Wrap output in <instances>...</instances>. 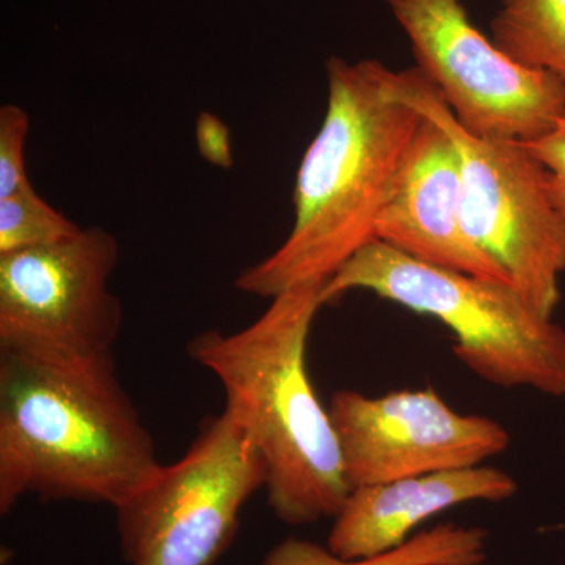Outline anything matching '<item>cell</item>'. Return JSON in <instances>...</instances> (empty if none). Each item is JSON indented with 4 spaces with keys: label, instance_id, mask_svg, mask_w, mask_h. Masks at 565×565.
Returning <instances> with one entry per match:
<instances>
[{
    "label": "cell",
    "instance_id": "cell-1",
    "mask_svg": "<svg viewBox=\"0 0 565 565\" xmlns=\"http://www.w3.org/2000/svg\"><path fill=\"white\" fill-rule=\"evenodd\" d=\"M159 462L114 353L47 359L0 352V514L25 494L120 505Z\"/></svg>",
    "mask_w": 565,
    "mask_h": 565
},
{
    "label": "cell",
    "instance_id": "cell-2",
    "mask_svg": "<svg viewBox=\"0 0 565 565\" xmlns=\"http://www.w3.org/2000/svg\"><path fill=\"white\" fill-rule=\"evenodd\" d=\"M327 109L294 185V223L280 247L234 286L273 299L327 281L375 239V222L423 114L394 95L396 71L379 61L326 65Z\"/></svg>",
    "mask_w": 565,
    "mask_h": 565
},
{
    "label": "cell",
    "instance_id": "cell-3",
    "mask_svg": "<svg viewBox=\"0 0 565 565\" xmlns=\"http://www.w3.org/2000/svg\"><path fill=\"white\" fill-rule=\"evenodd\" d=\"M326 281L273 297L255 322L234 333L206 330L189 356L225 390V412L262 452L267 503L286 525L334 519L351 487L329 411L307 371V345Z\"/></svg>",
    "mask_w": 565,
    "mask_h": 565
},
{
    "label": "cell",
    "instance_id": "cell-4",
    "mask_svg": "<svg viewBox=\"0 0 565 565\" xmlns=\"http://www.w3.org/2000/svg\"><path fill=\"white\" fill-rule=\"evenodd\" d=\"M356 289L445 323L457 359L490 384L565 396V330L511 282L430 266L374 239L326 281L323 305Z\"/></svg>",
    "mask_w": 565,
    "mask_h": 565
},
{
    "label": "cell",
    "instance_id": "cell-5",
    "mask_svg": "<svg viewBox=\"0 0 565 565\" xmlns=\"http://www.w3.org/2000/svg\"><path fill=\"white\" fill-rule=\"evenodd\" d=\"M393 90L455 140L465 233L503 267L539 315L553 318L565 273V226L550 199L545 167L525 141L465 131L441 93L416 66L396 71Z\"/></svg>",
    "mask_w": 565,
    "mask_h": 565
},
{
    "label": "cell",
    "instance_id": "cell-6",
    "mask_svg": "<svg viewBox=\"0 0 565 565\" xmlns=\"http://www.w3.org/2000/svg\"><path fill=\"white\" fill-rule=\"evenodd\" d=\"M262 452L225 411L206 416L185 455L115 508L128 565H212L252 494L266 487Z\"/></svg>",
    "mask_w": 565,
    "mask_h": 565
},
{
    "label": "cell",
    "instance_id": "cell-7",
    "mask_svg": "<svg viewBox=\"0 0 565 565\" xmlns=\"http://www.w3.org/2000/svg\"><path fill=\"white\" fill-rule=\"evenodd\" d=\"M422 71L465 131L541 139L565 117V82L505 55L468 17L462 0H385Z\"/></svg>",
    "mask_w": 565,
    "mask_h": 565
},
{
    "label": "cell",
    "instance_id": "cell-8",
    "mask_svg": "<svg viewBox=\"0 0 565 565\" xmlns=\"http://www.w3.org/2000/svg\"><path fill=\"white\" fill-rule=\"evenodd\" d=\"M120 244L92 225L62 243L0 255V352L47 359L114 353L122 303L110 280Z\"/></svg>",
    "mask_w": 565,
    "mask_h": 565
},
{
    "label": "cell",
    "instance_id": "cell-9",
    "mask_svg": "<svg viewBox=\"0 0 565 565\" xmlns=\"http://www.w3.org/2000/svg\"><path fill=\"white\" fill-rule=\"evenodd\" d=\"M329 414L351 490L478 467L511 444L500 423L452 411L433 388L377 397L338 390Z\"/></svg>",
    "mask_w": 565,
    "mask_h": 565
},
{
    "label": "cell",
    "instance_id": "cell-10",
    "mask_svg": "<svg viewBox=\"0 0 565 565\" xmlns=\"http://www.w3.org/2000/svg\"><path fill=\"white\" fill-rule=\"evenodd\" d=\"M375 239L430 266L511 282L503 267L465 233L459 151L426 115L375 222Z\"/></svg>",
    "mask_w": 565,
    "mask_h": 565
},
{
    "label": "cell",
    "instance_id": "cell-11",
    "mask_svg": "<svg viewBox=\"0 0 565 565\" xmlns=\"http://www.w3.org/2000/svg\"><path fill=\"white\" fill-rule=\"evenodd\" d=\"M519 490L500 468L438 471L351 490L327 537V546L344 559H370L403 546L415 527L456 505L501 503Z\"/></svg>",
    "mask_w": 565,
    "mask_h": 565
},
{
    "label": "cell",
    "instance_id": "cell-12",
    "mask_svg": "<svg viewBox=\"0 0 565 565\" xmlns=\"http://www.w3.org/2000/svg\"><path fill=\"white\" fill-rule=\"evenodd\" d=\"M487 541L484 527L441 523L412 535L385 555L349 561L334 555L329 546L289 537L275 545L258 565H484Z\"/></svg>",
    "mask_w": 565,
    "mask_h": 565
},
{
    "label": "cell",
    "instance_id": "cell-13",
    "mask_svg": "<svg viewBox=\"0 0 565 565\" xmlns=\"http://www.w3.org/2000/svg\"><path fill=\"white\" fill-rule=\"evenodd\" d=\"M490 31L512 61L565 82V0H500Z\"/></svg>",
    "mask_w": 565,
    "mask_h": 565
},
{
    "label": "cell",
    "instance_id": "cell-14",
    "mask_svg": "<svg viewBox=\"0 0 565 565\" xmlns=\"http://www.w3.org/2000/svg\"><path fill=\"white\" fill-rule=\"evenodd\" d=\"M81 230L41 199L33 185L0 199V255L62 243Z\"/></svg>",
    "mask_w": 565,
    "mask_h": 565
},
{
    "label": "cell",
    "instance_id": "cell-15",
    "mask_svg": "<svg viewBox=\"0 0 565 565\" xmlns=\"http://www.w3.org/2000/svg\"><path fill=\"white\" fill-rule=\"evenodd\" d=\"M31 117L17 104L0 107V199L32 185L25 172V140Z\"/></svg>",
    "mask_w": 565,
    "mask_h": 565
},
{
    "label": "cell",
    "instance_id": "cell-16",
    "mask_svg": "<svg viewBox=\"0 0 565 565\" xmlns=\"http://www.w3.org/2000/svg\"><path fill=\"white\" fill-rule=\"evenodd\" d=\"M526 145L546 169L550 199L565 226V117L552 131Z\"/></svg>",
    "mask_w": 565,
    "mask_h": 565
},
{
    "label": "cell",
    "instance_id": "cell-17",
    "mask_svg": "<svg viewBox=\"0 0 565 565\" xmlns=\"http://www.w3.org/2000/svg\"><path fill=\"white\" fill-rule=\"evenodd\" d=\"M195 143L200 156L217 167V169L232 170L234 156L232 147V134L225 125L211 111H202L195 121Z\"/></svg>",
    "mask_w": 565,
    "mask_h": 565
}]
</instances>
